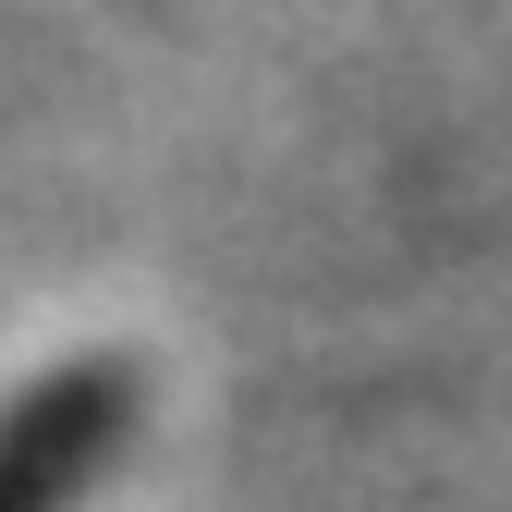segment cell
Here are the masks:
<instances>
[{
	"label": "cell",
	"instance_id": "cell-1",
	"mask_svg": "<svg viewBox=\"0 0 512 512\" xmlns=\"http://www.w3.org/2000/svg\"><path fill=\"white\" fill-rule=\"evenodd\" d=\"M135 366H49L37 391L0 403V512H74L98 500V476L135 452Z\"/></svg>",
	"mask_w": 512,
	"mask_h": 512
}]
</instances>
